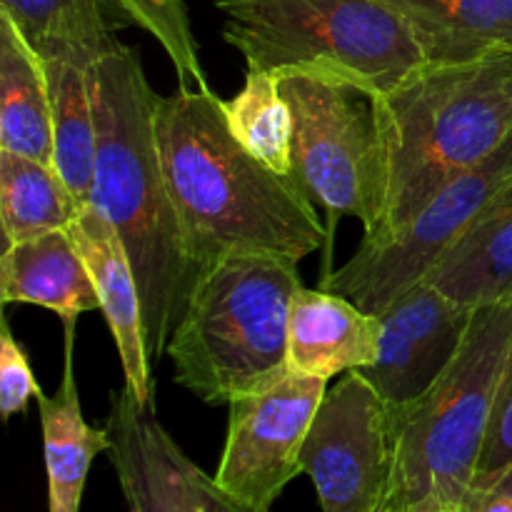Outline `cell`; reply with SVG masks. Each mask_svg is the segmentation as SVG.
<instances>
[{
    "instance_id": "12",
    "label": "cell",
    "mask_w": 512,
    "mask_h": 512,
    "mask_svg": "<svg viewBox=\"0 0 512 512\" xmlns=\"http://www.w3.org/2000/svg\"><path fill=\"white\" fill-rule=\"evenodd\" d=\"M473 318V308L423 280L380 313L378 358L358 373L373 385L385 408L398 413L423 398L450 368Z\"/></svg>"
},
{
    "instance_id": "1",
    "label": "cell",
    "mask_w": 512,
    "mask_h": 512,
    "mask_svg": "<svg viewBox=\"0 0 512 512\" xmlns=\"http://www.w3.org/2000/svg\"><path fill=\"white\" fill-rule=\"evenodd\" d=\"M155 138L185 250L200 270L228 255L305 260L323 245L313 198L260 163L225 123L213 90L180 85L158 100Z\"/></svg>"
},
{
    "instance_id": "21",
    "label": "cell",
    "mask_w": 512,
    "mask_h": 512,
    "mask_svg": "<svg viewBox=\"0 0 512 512\" xmlns=\"http://www.w3.org/2000/svg\"><path fill=\"white\" fill-rule=\"evenodd\" d=\"M80 205L55 165L0 150V225L5 245L73 225Z\"/></svg>"
},
{
    "instance_id": "10",
    "label": "cell",
    "mask_w": 512,
    "mask_h": 512,
    "mask_svg": "<svg viewBox=\"0 0 512 512\" xmlns=\"http://www.w3.org/2000/svg\"><path fill=\"white\" fill-rule=\"evenodd\" d=\"M325 383L285 373L270 388L240 395L228 405V438L215 480L230 495L270 510L290 480L303 473L300 450L328 393Z\"/></svg>"
},
{
    "instance_id": "8",
    "label": "cell",
    "mask_w": 512,
    "mask_h": 512,
    "mask_svg": "<svg viewBox=\"0 0 512 512\" xmlns=\"http://www.w3.org/2000/svg\"><path fill=\"white\" fill-rule=\"evenodd\" d=\"M510 178L512 135L488 160L440 188L398 233L383 240H363L353 258L328 273L320 288L345 295L368 313L380 315L438 268Z\"/></svg>"
},
{
    "instance_id": "29",
    "label": "cell",
    "mask_w": 512,
    "mask_h": 512,
    "mask_svg": "<svg viewBox=\"0 0 512 512\" xmlns=\"http://www.w3.org/2000/svg\"><path fill=\"white\" fill-rule=\"evenodd\" d=\"M440 512H465V508H455V510H440Z\"/></svg>"
},
{
    "instance_id": "4",
    "label": "cell",
    "mask_w": 512,
    "mask_h": 512,
    "mask_svg": "<svg viewBox=\"0 0 512 512\" xmlns=\"http://www.w3.org/2000/svg\"><path fill=\"white\" fill-rule=\"evenodd\" d=\"M298 260L228 255L200 270L165 355L173 380L208 405L270 388L288 373Z\"/></svg>"
},
{
    "instance_id": "3",
    "label": "cell",
    "mask_w": 512,
    "mask_h": 512,
    "mask_svg": "<svg viewBox=\"0 0 512 512\" xmlns=\"http://www.w3.org/2000/svg\"><path fill=\"white\" fill-rule=\"evenodd\" d=\"M380 138V220L398 233L440 188L488 160L512 135V48L463 63H420L373 95Z\"/></svg>"
},
{
    "instance_id": "11",
    "label": "cell",
    "mask_w": 512,
    "mask_h": 512,
    "mask_svg": "<svg viewBox=\"0 0 512 512\" xmlns=\"http://www.w3.org/2000/svg\"><path fill=\"white\" fill-rule=\"evenodd\" d=\"M108 458L128 512H270L253 508L185 455L155 413L128 388L110 393Z\"/></svg>"
},
{
    "instance_id": "23",
    "label": "cell",
    "mask_w": 512,
    "mask_h": 512,
    "mask_svg": "<svg viewBox=\"0 0 512 512\" xmlns=\"http://www.w3.org/2000/svg\"><path fill=\"white\" fill-rule=\"evenodd\" d=\"M35 50L48 45H78L103 55L118 43L115 30L125 28L108 0H0Z\"/></svg>"
},
{
    "instance_id": "18",
    "label": "cell",
    "mask_w": 512,
    "mask_h": 512,
    "mask_svg": "<svg viewBox=\"0 0 512 512\" xmlns=\"http://www.w3.org/2000/svg\"><path fill=\"white\" fill-rule=\"evenodd\" d=\"M425 280L465 308L512 303V178Z\"/></svg>"
},
{
    "instance_id": "9",
    "label": "cell",
    "mask_w": 512,
    "mask_h": 512,
    "mask_svg": "<svg viewBox=\"0 0 512 512\" xmlns=\"http://www.w3.org/2000/svg\"><path fill=\"white\" fill-rule=\"evenodd\" d=\"M300 468L323 512H378L388 498L395 468L388 408L358 370L325 393Z\"/></svg>"
},
{
    "instance_id": "27",
    "label": "cell",
    "mask_w": 512,
    "mask_h": 512,
    "mask_svg": "<svg viewBox=\"0 0 512 512\" xmlns=\"http://www.w3.org/2000/svg\"><path fill=\"white\" fill-rule=\"evenodd\" d=\"M465 512H512V468L488 488L473 490L465 500Z\"/></svg>"
},
{
    "instance_id": "2",
    "label": "cell",
    "mask_w": 512,
    "mask_h": 512,
    "mask_svg": "<svg viewBox=\"0 0 512 512\" xmlns=\"http://www.w3.org/2000/svg\"><path fill=\"white\" fill-rule=\"evenodd\" d=\"M95 170L90 203L118 230L133 263L143 303L150 358H165L200 268L185 250L155 138L160 95L138 50L113 43L93 73Z\"/></svg>"
},
{
    "instance_id": "15",
    "label": "cell",
    "mask_w": 512,
    "mask_h": 512,
    "mask_svg": "<svg viewBox=\"0 0 512 512\" xmlns=\"http://www.w3.org/2000/svg\"><path fill=\"white\" fill-rule=\"evenodd\" d=\"M3 305H40L63 323L100 308L98 290L73 230H53L5 245L0 258Z\"/></svg>"
},
{
    "instance_id": "13",
    "label": "cell",
    "mask_w": 512,
    "mask_h": 512,
    "mask_svg": "<svg viewBox=\"0 0 512 512\" xmlns=\"http://www.w3.org/2000/svg\"><path fill=\"white\" fill-rule=\"evenodd\" d=\"M70 230L88 263L95 290H98L100 310L113 333L125 378L123 385L140 403H155L143 303H140L138 280H135L128 250L108 215L93 203H85L80 208Z\"/></svg>"
},
{
    "instance_id": "14",
    "label": "cell",
    "mask_w": 512,
    "mask_h": 512,
    "mask_svg": "<svg viewBox=\"0 0 512 512\" xmlns=\"http://www.w3.org/2000/svg\"><path fill=\"white\" fill-rule=\"evenodd\" d=\"M383 323L345 295L300 288L288 323V373L330 380L375 363Z\"/></svg>"
},
{
    "instance_id": "28",
    "label": "cell",
    "mask_w": 512,
    "mask_h": 512,
    "mask_svg": "<svg viewBox=\"0 0 512 512\" xmlns=\"http://www.w3.org/2000/svg\"><path fill=\"white\" fill-rule=\"evenodd\" d=\"M378 512H408V510H405V503H403V498H400L398 490L390 488L388 498H385V503L380 505Z\"/></svg>"
},
{
    "instance_id": "19",
    "label": "cell",
    "mask_w": 512,
    "mask_h": 512,
    "mask_svg": "<svg viewBox=\"0 0 512 512\" xmlns=\"http://www.w3.org/2000/svg\"><path fill=\"white\" fill-rule=\"evenodd\" d=\"M428 63H463L512 48V0H383Z\"/></svg>"
},
{
    "instance_id": "16",
    "label": "cell",
    "mask_w": 512,
    "mask_h": 512,
    "mask_svg": "<svg viewBox=\"0 0 512 512\" xmlns=\"http://www.w3.org/2000/svg\"><path fill=\"white\" fill-rule=\"evenodd\" d=\"M43 58L50 88L53 118V165L83 208L90 203L95 170V123L93 73L100 55L78 45H48L38 50Z\"/></svg>"
},
{
    "instance_id": "17",
    "label": "cell",
    "mask_w": 512,
    "mask_h": 512,
    "mask_svg": "<svg viewBox=\"0 0 512 512\" xmlns=\"http://www.w3.org/2000/svg\"><path fill=\"white\" fill-rule=\"evenodd\" d=\"M78 320L63 323V378L53 395L40 393L35 398L43 428L45 470H48V512H80L85 480L95 455L108 453L110 435L105 428L88 425L80 405L78 380H75L73 348Z\"/></svg>"
},
{
    "instance_id": "26",
    "label": "cell",
    "mask_w": 512,
    "mask_h": 512,
    "mask_svg": "<svg viewBox=\"0 0 512 512\" xmlns=\"http://www.w3.org/2000/svg\"><path fill=\"white\" fill-rule=\"evenodd\" d=\"M43 393L35 380L25 348L10 330L8 320L0 325V413L5 420L23 415L30 400Z\"/></svg>"
},
{
    "instance_id": "22",
    "label": "cell",
    "mask_w": 512,
    "mask_h": 512,
    "mask_svg": "<svg viewBox=\"0 0 512 512\" xmlns=\"http://www.w3.org/2000/svg\"><path fill=\"white\" fill-rule=\"evenodd\" d=\"M225 123L253 158L278 175H295L293 110L280 90V78L263 70H248L245 85L223 100Z\"/></svg>"
},
{
    "instance_id": "5",
    "label": "cell",
    "mask_w": 512,
    "mask_h": 512,
    "mask_svg": "<svg viewBox=\"0 0 512 512\" xmlns=\"http://www.w3.org/2000/svg\"><path fill=\"white\" fill-rule=\"evenodd\" d=\"M215 8L245 68L278 78L315 75L373 98L425 63L405 20L383 0H215Z\"/></svg>"
},
{
    "instance_id": "20",
    "label": "cell",
    "mask_w": 512,
    "mask_h": 512,
    "mask_svg": "<svg viewBox=\"0 0 512 512\" xmlns=\"http://www.w3.org/2000/svg\"><path fill=\"white\" fill-rule=\"evenodd\" d=\"M0 150L53 165V118L43 58L0 10Z\"/></svg>"
},
{
    "instance_id": "25",
    "label": "cell",
    "mask_w": 512,
    "mask_h": 512,
    "mask_svg": "<svg viewBox=\"0 0 512 512\" xmlns=\"http://www.w3.org/2000/svg\"><path fill=\"white\" fill-rule=\"evenodd\" d=\"M512 468V345L495 390L493 413H490L488 435H485L483 453H480L478 470H475L473 490L488 488L500 475ZM470 490V493H473Z\"/></svg>"
},
{
    "instance_id": "24",
    "label": "cell",
    "mask_w": 512,
    "mask_h": 512,
    "mask_svg": "<svg viewBox=\"0 0 512 512\" xmlns=\"http://www.w3.org/2000/svg\"><path fill=\"white\" fill-rule=\"evenodd\" d=\"M123 25L145 30L168 55L180 85L210 90L185 0H108Z\"/></svg>"
},
{
    "instance_id": "7",
    "label": "cell",
    "mask_w": 512,
    "mask_h": 512,
    "mask_svg": "<svg viewBox=\"0 0 512 512\" xmlns=\"http://www.w3.org/2000/svg\"><path fill=\"white\" fill-rule=\"evenodd\" d=\"M280 90L293 110L295 180L333 218L380 220V138L373 98L360 88L315 75H285Z\"/></svg>"
},
{
    "instance_id": "6",
    "label": "cell",
    "mask_w": 512,
    "mask_h": 512,
    "mask_svg": "<svg viewBox=\"0 0 512 512\" xmlns=\"http://www.w3.org/2000/svg\"><path fill=\"white\" fill-rule=\"evenodd\" d=\"M512 345V303L475 308L463 348L433 388L390 413L393 488L408 512L465 508Z\"/></svg>"
}]
</instances>
